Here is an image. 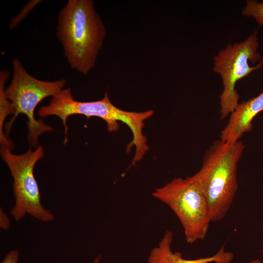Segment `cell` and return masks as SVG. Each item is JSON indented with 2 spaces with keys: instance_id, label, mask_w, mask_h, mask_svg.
Instances as JSON below:
<instances>
[{
  "instance_id": "6da1fadb",
  "label": "cell",
  "mask_w": 263,
  "mask_h": 263,
  "mask_svg": "<svg viewBox=\"0 0 263 263\" xmlns=\"http://www.w3.org/2000/svg\"><path fill=\"white\" fill-rule=\"evenodd\" d=\"M56 35L71 69L87 75L106 37L93 0H68L58 13Z\"/></svg>"
},
{
  "instance_id": "7c38bea8",
  "label": "cell",
  "mask_w": 263,
  "mask_h": 263,
  "mask_svg": "<svg viewBox=\"0 0 263 263\" xmlns=\"http://www.w3.org/2000/svg\"><path fill=\"white\" fill-rule=\"evenodd\" d=\"M42 1L41 0H31L28 1L19 12L9 21L8 25L9 30L15 28L29 14L32 10Z\"/></svg>"
},
{
  "instance_id": "9a60e30c",
  "label": "cell",
  "mask_w": 263,
  "mask_h": 263,
  "mask_svg": "<svg viewBox=\"0 0 263 263\" xmlns=\"http://www.w3.org/2000/svg\"><path fill=\"white\" fill-rule=\"evenodd\" d=\"M100 262H101V256H98L94 259L93 263H100Z\"/></svg>"
},
{
  "instance_id": "277c9868",
  "label": "cell",
  "mask_w": 263,
  "mask_h": 263,
  "mask_svg": "<svg viewBox=\"0 0 263 263\" xmlns=\"http://www.w3.org/2000/svg\"><path fill=\"white\" fill-rule=\"evenodd\" d=\"M12 69L11 81L5 88L4 94L12 103L15 112L6 124L7 132H9L18 115L24 114L28 119L26 124L28 129V143L30 147L36 148L38 144L39 136L53 129L45 124L42 120L35 118V109L44 99L53 97L63 90L66 81L65 79L44 81L36 78L26 71L17 58L12 60Z\"/></svg>"
},
{
  "instance_id": "ba28073f",
  "label": "cell",
  "mask_w": 263,
  "mask_h": 263,
  "mask_svg": "<svg viewBox=\"0 0 263 263\" xmlns=\"http://www.w3.org/2000/svg\"><path fill=\"white\" fill-rule=\"evenodd\" d=\"M263 111V92L258 96L239 103L230 114L229 119L221 132V139L226 142H237L252 129V121Z\"/></svg>"
},
{
  "instance_id": "4fadbf2b",
  "label": "cell",
  "mask_w": 263,
  "mask_h": 263,
  "mask_svg": "<svg viewBox=\"0 0 263 263\" xmlns=\"http://www.w3.org/2000/svg\"><path fill=\"white\" fill-rule=\"evenodd\" d=\"M19 256L18 250H11L7 253L0 263H18Z\"/></svg>"
},
{
  "instance_id": "8fae6325",
  "label": "cell",
  "mask_w": 263,
  "mask_h": 263,
  "mask_svg": "<svg viewBox=\"0 0 263 263\" xmlns=\"http://www.w3.org/2000/svg\"><path fill=\"white\" fill-rule=\"evenodd\" d=\"M241 13L244 16L252 18L259 25L263 26V2L247 0Z\"/></svg>"
},
{
  "instance_id": "2e32d148",
  "label": "cell",
  "mask_w": 263,
  "mask_h": 263,
  "mask_svg": "<svg viewBox=\"0 0 263 263\" xmlns=\"http://www.w3.org/2000/svg\"><path fill=\"white\" fill-rule=\"evenodd\" d=\"M248 263H263L259 260H254L249 262Z\"/></svg>"
},
{
  "instance_id": "8992f818",
  "label": "cell",
  "mask_w": 263,
  "mask_h": 263,
  "mask_svg": "<svg viewBox=\"0 0 263 263\" xmlns=\"http://www.w3.org/2000/svg\"><path fill=\"white\" fill-rule=\"evenodd\" d=\"M152 195L177 216L188 243L204 239L211 222L208 205L200 188L189 177L173 179L156 188Z\"/></svg>"
},
{
  "instance_id": "5bb4252c",
  "label": "cell",
  "mask_w": 263,
  "mask_h": 263,
  "mask_svg": "<svg viewBox=\"0 0 263 263\" xmlns=\"http://www.w3.org/2000/svg\"><path fill=\"white\" fill-rule=\"evenodd\" d=\"M10 225V221L8 215L0 208V227L3 230L8 229Z\"/></svg>"
},
{
  "instance_id": "3957f363",
  "label": "cell",
  "mask_w": 263,
  "mask_h": 263,
  "mask_svg": "<svg viewBox=\"0 0 263 263\" xmlns=\"http://www.w3.org/2000/svg\"><path fill=\"white\" fill-rule=\"evenodd\" d=\"M244 148L240 140H215L206 151L200 169L189 176L206 197L211 222L222 220L231 207L238 187V164Z\"/></svg>"
},
{
  "instance_id": "30bf717a",
  "label": "cell",
  "mask_w": 263,
  "mask_h": 263,
  "mask_svg": "<svg viewBox=\"0 0 263 263\" xmlns=\"http://www.w3.org/2000/svg\"><path fill=\"white\" fill-rule=\"evenodd\" d=\"M9 77L7 70L0 71V142L1 148H6L11 151L14 148L13 142L9 139L3 133V127L6 117L14 114V109L12 103L6 97L4 91L5 84Z\"/></svg>"
},
{
  "instance_id": "52a82bcc",
  "label": "cell",
  "mask_w": 263,
  "mask_h": 263,
  "mask_svg": "<svg viewBox=\"0 0 263 263\" xmlns=\"http://www.w3.org/2000/svg\"><path fill=\"white\" fill-rule=\"evenodd\" d=\"M2 159L8 166L13 179L15 205L10 214L19 221L28 214L42 222L55 220L52 212L43 207L34 170L36 164L44 156L43 148L28 150L22 154H14L7 148H0Z\"/></svg>"
},
{
  "instance_id": "9c48e42d",
  "label": "cell",
  "mask_w": 263,
  "mask_h": 263,
  "mask_svg": "<svg viewBox=\"0 0 263 263\" xmlns=\"http://www.w3.org/2000/svg\"><path fill=\"white\" fill-rule=\"evenodd\" d=\"M173 234L167 231L158 244L150 251L147 263H230L234 259L231 252H225L223 244L213 256L195 260L186 259L179 252H173L171 250Z\"/></svg>"
},
{
  "instance_id": "7a4b0ae2",
  "label": "cell",
  "mask_w": 263,
  "mask_h": 263,
  "mask_svg": "<svg viewBox=\"0 0 263 263\" xmlns=\"http://www.w3.org/2000/svg\"><path fill=\"white\" fill-rule=\"evenodd\" d=\"M154 114L152 110L141 112L126 111L114 106L109 99L108 93H105L101 100L81 102L75 100L70 88L63 89L58 94L52 97L49 104L41 106L38 114L41 117L49 115L57 116L64 126V144L67 142L68 127L67 118L71 115L80 114L87 118L97 117L104 120L110 132L117 131L119 128L118 121L126 124L132 132V141L127 145V151L129 152L134 146L135 152L132 165L135 166L149 150L147 138L143 133L144 121Z\"/></svg>"
},
{
  "instance_id": "5b68a950",
  "label": "cell",
  "mask_w": 263,
  "mask_h": 263,
  "mask_svg": "<svg viewBox=\"0 0 263 263\" xmlns=\"http://www.w3.org/2000/svg\"><path fill=\"white\" fill-rule=\"evenodd\" d=\"M257 35L256 31L244 40L227 44L213 58L212 70L220 76L223 85L220 95L221 119L229 115L239 104L237 82L263 66Z\"/></svg>"
}]
</instances>
